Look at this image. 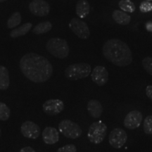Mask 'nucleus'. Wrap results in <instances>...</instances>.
Listing matches in <instances>:
<instances>
[{
	"label": "nucleus",
	"mask_w": 152,
	"mask_h": 152,
	"mask_svg": "<svg viewBox=\"0 0 152 152\" xmlns=\"http://www.w3.org/2000/svg\"><path fill=\"white\" fill-rule=\"evenodd\" d=\"M19 65L23 74L33 83H45L52 77L53 73V67L50 61L35 53L25 54L20 58Z\"/></svg>",
	"instance_id": "nucleus-1"
},
{
	"label": "nucleus",
	"mask_w": 152,
	"mask_h": 152,
	"mask_svg": "<svg viewBox=\"0 0 152 152\" xmlns=\"http://www.w3.org/2000/svg\"><path fill=\"white\" fill-rule=\"evenodd\" d=\"M102 52L106 59L118 67L129 66L132 61L130 47L117 38L108 39L102 47Z\"/></svg>",
	"instance_id": "nucleus-2"
},
{
	"label": "nucleus",
	"mask_w": 152,
	"mask_h": 152,
	"mask_svg": "<svg viewBox=\"0 0 152 152\" xmlns=\"http://www.w3.org/2000/svg\"><path fill=\"white\" fill-rule=\"evenodd\" d=\"M46 49L52 56L58 58H65L69 54V46L67 41L63 38L53 37L49 39Z\"/></svg>",
	"instance_id": "nucleus-3"
},
{
	"label": "nucleus",
	"mask_w": 152,
	"mask_h": 152,
	"mask_svg": "<svg viewBox=\"0 0 152 152\" xmlns=\"http://www.w3.org/2000/svg\"><path fill=\"white\" fill-rule=\"evenodd\" d=\"M91 70V66L87 63L71 64L66 68L65 77L70 80L83 79L90 75Z\"/></svg>",
	"instance_id": "nucleus-4"
},
{
	"label": "nucleus",
	"mask_w": 152,
	"mask_h": 152,
	"mask_svg": "<svg viewBox=\"0 0 152 152\" xmlns=\"http://www.w3.org/2000/svg\"><path fill=\"white\" fill-rule=\"evenodd\" d=\"M107 126L102 121H99L90 125L87 132V137L91 143L98 144L102 143L106 137Z\"/></svg>",
	"instance_id": "nucleus-5"
},
{
	"label": "nucleus",
	"mask_w": 152,
	"mask_h": 152,
	"mask_svg": "<svg viewBox=\"0 0 152 152\" xmlns=\"http://www.w3.org/2000/svg\"><path fill=\"white\" fill-rule=\"evenodd\" d=\"M58 130L64 136L69 139H77L82 134V129L78 124L71 120H63L58 124Z\"/></svg>",
	"instance_id": "nucleus-6"
},
{
	"label": "nucleus",
	"mask_w": 152,
	"mask_h": 152,
	"mask_svg": "<svg viewBox=\"0 0 152 152\" xmlns=\"http://www.w3.org/2000/svg\"><path fill=\"white\" fill-rule=\"evenodd\" d=\"M68 26L71 31L80 39H87L90 37V30L87 24L79 18L71 19Z\"/></svg>",
	"instance_id": "nucleus-7"
},
{
	"label": "nucleus",
	"mask_w": 152,
	"mask_h": 152,
	"mask_svg": "<svg viewBox=\"0 0 152 152\" xmlns=\"http://www.w3.org/2000/svg\"><path fill=\"white\" fill-rule=\"evenodd\" d=\"M28 9L32 14L38 17L47 16L50 12V5L45 0H33L30 3Z\"/></svg>",
	"instance_id": "nucleus-8"
},
{
	"label": "nucleus",
	"mask_w": 152,
	"mask_h": 152,
	"mask_svg": "<svg viewBox=\"0 0 152 152\" xmlns=\"http://www.w3.org/2000/svg\"><path fill=\"white\" fill-rule=\"evenodd\" d=\"M128 140V134L122 128H114L110 132L109 142L111 147L115 149H120L124 146Z\"/></svg>",
	"instance_id": "nucleus-9"
},
{
	"label": "nucleus",
	"mask_w": 152,
	"mask_h": 152,
	"mask_svg": "<svg viewBox=\"0 0 152 152\" xmlns=\"http://www.w3.org/2000/svg\"><path fill=\"white\" fill-rule=\"evenodd\" d=\"M43 111L48 115H56L64 109V104L60 99H49L42 105Z\"/></svg>",
	"instance_id": "nucleus-10"
},
{
	"label": "nucleus",
	"mask_w": 152,
	"mask_h": 152,
	"mask_svg": "<svg viewBox=\"0 0 152 152\" xmlns=\"http://www.w3.org/2000/svg\"><path fill=\"white\" fill-rule=\"evenodd\" d=\"M22 134L25 137L36 140L40 134V128L33 121H28L23 123L20 128Z\"/></svg>",
	"instance_id": "nucleus-11"
},
{
	"label": "nucleus",
	"mask_w": 152,
	"mask_h": 152,
	"mask_svg": "<svg viewBox=\"0 0 152 152\" xmlns=\"http://www.w3.org/2000/svg\"><path fill=\"white\" fill-rule=\"evenodd\" d=\"M92 81L98 86H104L109 80V72L105 67L96 66L91 73Z\"/></svg>",
	"instance_id": "nucleus-12"
},
{
	"label": "nucleus",
	"mask_w": 152,
	"mask_h": 152,
	"mask_svg": "<svg viewBox=\"0 0 152 152\" xmlns=\"http://www.w3.org/2000/svg\"><path fill=\"white\" fill-rule=\"evenodd\" d=\"M142 114L139 111H132L125 117L123 125L128 130H134L137 128L142 121Z\"/></svg>",
	"instance_id": "nucleus-13"
},
{
	"label": "nucleus",
	"mask_w": 152,
	"mask_h": 152,
	"mask_svg": "<svg viewBox=\"0 0 152 152\" xmlns=\"http://www.w3.org/2000/svg\"><path fill=\"white\" fill-rule=\"evenodd\" d=\"M42 136L44 142L49 145L56 144L59 140V134L58 130L53 127H47L43 130Z\"/></svg>",
	"instance_id": "nucleus-14"
},
{
	"label": "nucleus",
	"mask_w": 152,
	"mask_h": 152,
	"mask_svg": "<svg viewBox=\"0 0 152 152\" xmlns=\"http://www.w3.org/2000/svg\"><path fill=\"white\" fill-rule=\"evenodd\" d=\"M87 111L90 115L94 118H99L103 113V106L99 101L92 99L89 101L87 106Z\"/></svg>",
	"instance_id": "nucleus-15"
},
{
	"label": "nucleus",
	"mask_w": 152,
	"mask_h": 152,
	"mask_svg": "<svg viewBox=\"0 0 152 152\" xmlns=\"http://www.w3.org/2000/svg\"><path fill=\"white\" fill-rule=\"evenodd\" d=\"M75 11L80 18H85L90 12V5L87 0H79L76 4Z\"/></svg>",
	"instance_id": "nucleus-16"
},
{
	"label": "nucleus",
	"mask_w": 152,
	"mask_h": 152,
	"mask_svg": "<svg viewBox=\"0 0 152 152\" xmlns=\"http://www.w3.org/2000/svg\"><path fill=\"white\" fill-rule=\"evenodd\" d=\"M112 18L117 24L121 26H126L130 23L131 20V16L130 15L126 12L120 10H114L112 13Z\"/></svg>",
	"instance_id": "nucleus-17"
},
{
	"label": "nucleus",
	"mask_w": 152,
	"mask_h": 152,
	"mask_svg": "<svg viewBox=\"0 0 152 152\" xmlns=\"http://www.w3.org/2000/svg\"><path fill=\"white\" fill-rule=\"evenodd\" d=\"M10 85L9 71L5 66H0V90H6Z\"/></svg>",
	"instance_id": "nucleus-18"
},
{
	"label": "nucleus",
	"mask_w": 152,
	"mask_h": 152,
	"mask_svg": "<svg viewBox=\"0 0 152 152\" xmlns=\"http://www.w3.org/2000/svg\"><path fill=\"white\" fill-rule=\"evenodd\" d=\"M33 28V24L31 23H26L20 27L15 28L10 33V36L12 38H18L26 35L30 29Z\"/></svg>",
	"instance_id": "nucleus-19"
},
{
	"label": "nucleus",
	"mask_w": 152,
	"mask_h": 152,
	"mask_svg": "<svg viewBox=\"0 0 152 152\" xmlns=\"http://www.w3.org/2000/svg\"><path fill=\"white\" fill-rule=\"evenodd\" d=\"M52 28V24L50 21L46 20L38 23L37 26H35V28L33 30V33L35 35H42L48 33L50 31Z\"/></svg>",
	"instance_id": "nucleus-20"
},
{
	"label": "nucleus",
	"mask_w": 152,
	"mask_h": 152,
	"mask_svg": "<svg viewBox=\"0 0 152 152\" xmlns=\"http://www.w3.org/2000/svg\"><path fill=\"white\" fill-rule=\"evenodd\" d=\"M22 20V16L20 12L16 11L13 13L12 15L9 18L7 21V27L8 28H14L18 26Z\"/></svg>",
	"instance_id": "nucleus-21"
},
{
	"label": "nucleus",
	"mask_w": 152,
	"mask_h": 152,
	"mask_svg": "<svg viewBox=\"0 0 152 152\" xmlns=\"http://www.w3.org/2000/svg\"><path fill=\"white\" fill-rule=\"evenodd\" d=\"M118 7L124 12L133 13L135 11V5L130 0H121L118 2Z\"/></svg>",
	"instance_id": "nucleus-22"
},
{
	"label": "nucleus",
	"mask_w": 152,
	"mask_h": 152,
	"mask_svg": "<svg viewBox=\"0 0 152 152\" xmlns=\"http://www.w3.org/2000/svg\"><path fill=\"white\" fill-rule=\"evenodd\" d=\"M11 115L10 109L4 102H0V120L3 121H7Z\"/></svg>",
	"instance_id": "nucleus-23"
},
{
	"label": "nucleus",
	"mask_w": 152,
	"mask_h": 152,
	"mask_svg": "<svg viewBox=\"0 0 152 152\" xmlns=\"http://www.w3.org/2000/svg\"><path fill=\"white\" fill-rule=\"evenodd\" d=\"M144 132L149 135H152V115H149L146 117L143 123Z\"/></svg>",
	"instance_id": "nucleus-24"
},
{
	"label": "nucleus",
	"mask_w": 152,
	"mask_h": 152,
	"mask_svg": "<svg viewBox=\"0 0 152 152\" xmlns=\"http://www.w3.org/2000/svg\"><path fill=\"white\" fill-rule=\"evenodd\" d=\"M142 66L147 73L152 75V58L150 56H147L144 58L142 61Z\"/></svg>",
	"instance_id": "nucleus-25"
},
{
	"label": "nucleus",
	"mask_w": 152,
	"mask_h": 152,
	"mask_svg": "<svg viewBox=\"0 0 152 152\" xmlns=\"http://www.w3.org/2000/svg\"><path fill=\"white\" fill-rule=\"evenodd\" d=\"M140 9L142 13H147L152 11V3L151 1H143L140 5Z\"/></svg>",
	"instance_id": "nucleus-26"
},
{
	"label": "nucleus",
	"mask_w": 152,
	"mask_h": 152,
	"mask_svg": "<svg viewBox=\"0 0 152 152\" xmlns=\"http://www.w3.org/2000/svg\"><path fill=\"white\" fill-rule=\"evenodd\" d=\"M77 148L74 144H67L64 147H60L57 150V152H76Z\"/></svg>",
	"instance_id": "nucleus-27"
},
{
	"label": "nucleus",
	"mask_w": 152,
	"mask_h": 152,
	"mask_svg": "<svg viewBox=\"0 0 152 152\" xmlns=\"http://www.w3.org/2000/svg\"><path fill=\"white\" fill-rule=\"evenodd\" d=\"M146 94L150 100L152 101V85H148L146 87Z\"/></svg>",
	"instance_id": "nucleus-28"
},
{
	"label": "nucleus",
	"mask_w": 152,
	"mask_h": 152,
	"mask_svg": "<svg viewBox=\"0 0 152 152\" xmlns=\"http://www.w3.org/2000/svg\"><path fill=\"white\" fill-rule=\"evenodd\" d=\"M20 152H36L31 147H25L20 149Z\"/></svg>",
	"instance_id": "nucleus-29"
},
{
	"label": "nucleus",
	"mask_w": 152,
	"mask_h": 152,
	"mask_svg": "<svg viewBox=\"0 0 152 152\" xmlns=\"http://www.w3.org/2000/svg\"><path fill=\"white\" fill-rule=\"evenodd\" d=\"M145 28L147 31L152 33V21H148L145 23Z\"/></svg>",
	"instance_id": "nucleus-30"
},
{
	"label": "nucleus",
	"mask_w": 152,
	"mask_h": 152,
	"mask_svg": "<svg viewBox=\"0 0 152 152\" xmlns=\"http://www.w3.org/2000/svg\"><path fill=\"white\" fill-rule=\"evenodd\" d=\"M5 1H7V0H0V2H4Z\"/></svg>",
	"instance_id": "nucleus-31"
},
{
	"label": "nucleus",
	"mask_w": 152,
	"mask_h": 152,
	"mask_svg": "<svg viewBox=\"0 0 152 152\" xmlns=\"http://www.w3.org/2000/svg\"><path fill=\"white\" fill-rule=\"evenodd\" d=\"M144 1H152V0H144Z\"/></svg>",
	"instance_id": "nucleus-32"
},
{
	"label": "nucleus",
	"mask_w": 152,
	"mask_h": 152,
	"mask_svg": "<svg viewBox=\"0 0 152 152\" xmlns=\"http://www.w3.org/2000/svg\"><path fill=\"white\" fill-rule=\"evenodd\" d=\"M0 137H1V129H0Z\"/></svg>",
	"instance_id": "nucleus-33"
}]
</instances>
